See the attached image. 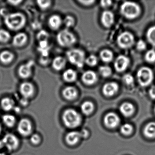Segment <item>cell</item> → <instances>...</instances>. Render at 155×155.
I'll return each mask as SVG.
<instances>
[{
  "label": "cell",
  "mask_w": 155,
  "mask_h": 155,
  "mask_svg": "<svg viewBox=\"0 0 155 155\" xmlns=\"http://www.w3.org/2000/svg\"><path fill=\"white\" fill-rule=\"evenodd\" d=\"M137 79L140 86L145 87L150 85L154 79L152 70L148 67H143L137 73Z\"/></svg>",
  "instance_id": "obj_5"
},
{
  "label": "cell",
  "mask_w": 155,
  "mask_h": 155,
  "mask_svg": "<svg viewBox=\"0 0 155 155\" xmlns=\"http://www.w3.org/2000/svg\"><path fill=\"white\" fill-rule=\"evenodd\" d=\"M101 59L106 63H109L112 61L113 58V54L112 51L109 50H104L100 54Z\"/></svg>",
  "instance_id": "obj_29"
},
{
  "label": "cell",
  "mask_w": 155,
  "mask_h": 155,
  "mask_svg": "<svg viewBox=\"0 0 155 155\" xmlns=\"http://www.w3.org/2000/svg\"><path fill=\"white\" fill-rule=\"evenodd\" d=\"M66 64V60L62 57H57L53 60L52 62V66L54 69L57 71H60L65 68Z\"/></svg>",
  "instance_id": "obj_24"
},
{
  "label": "cell",
  "mask_w": 155,
  "mask_h": 155,
  "mask_svg": "<svg viewBox=\"0 0 155 155\" xmlns=\"http://www.w3.org/2000/svg\"><path fill=\"white\" fill-rule=\"evenodd\" d=\"M133 127L130 124L126 123L121 126L120 127V131L122 134L125 135H129L132 132Z\"/></svg>",
  "instance_id": "obj_36"
},
{
  "label": "cell",
  "mask_w": 155,
  "mask_h": 155,
  "mask_svg": "<svg viewBox=\"0 0 155 155\" xmlns=\"http://www.w3.org/2000/svg\"><path fill=\"white\" fill-rule=\"evenodd\" d=\"M150 97L152 99L155 100V86H153L150 88L149 91Z\"/></svg>",
  "instance_id": "obj_44"
},
{
  "label": "cell",
  "mask_w": 155,
  "mask_h": 155,
  "mask_svg": "<svg viewBox=\"0 0 155 155\" xmlns=\"http://www.w3.org/2000/svg\"><path fill=\"white\" fill-rule=\"evenodd\" d=\"M37 3L41 8L46 9L50 6L51 2L50 1H38Z\"/></svg>",
  "instance_id": "obj_41"
},
{
  "label": "cell",
  "mask_w": 155,
  "mask_h": 155,
  "mask_svg": "<svg viewBox=\"0 0 155 155\" xmlns=\"http://www.w3.org/2000/svg\"><path fill=\"white\" fill-rule=\"evenodd\" d=\"M100 74L104 78H107L111 75L112 70L108 66H101L99 69Z\"/></svg>",
  "instance_id": "obj_32"
},
{
  "label": "cell",
  "mask_w": 155,
  "mask_h": 155,
  "mask_svg": "<svg viewBox=\"0 0 155 155\" xmlns=\"http://www.w3.org/2000/svg\"><path fill=\"white\" fill-rule=\"evenodd\" d=\"M49 27L53 30L58 29L62 24V20L58 15H54L50 18L48 20Z\"/></svg>",
  "instance_id": "obj_23"
},
{
  "label": "cell",
  "mask_w": 155,
  "mask_h": 155,
  "mask_svg": "<svg viewBox=\"0 0 155 155\" xmlns=\"http://www.w3.org/2000/svg\"><path fill=\"white\" fill-rule=\"evenodd\" d=\"M94 106L91 101H86L81 106V110L83 114L89 115L92 113L94 110Z\"/></svg>",
  "instance_id": "obj_30"
},
{
  "label": "cell",
  "mask_w": 155,
  "mask_h": 155,
  "mask_svg": "<svg viewBox=\"0 0 155 155\" xmlns=\"http://www.w3.org/2000/svg\"><path fill=\"white\" fill-rule=\"evenodd\" d=\"M62 95L68 100H73L78 96V91L74 87H68L62 91Z\"/></svg>",
  "instance_id": "obj_21"
},
{
  "label": "cell",
  "mask_w": 155,
  "mask_h": 155,
  "mask_svg": "<svg viewBox=\"0 0 155 155\" xmlns=\"http://www.w3.org/2000/svg\"><path fill=\"white\" fill-rule=\"evenodd\" d=\"M63 78L67 82H73L77 79V72L71 69H68L64 71L63 74Z\"/></svg>",
  "instance_id": "obj_27"
},
{
  "label": "cell",
  "mask_w": 155,
  "mask_h": 155,
  "mask_svg": "<svg viewBox=\"0 0 155 155\" xmlns=\"http://www.w3.org/2000/svg\"><path fill=\"white\" fill-rule=\"evenodd\" d=\"M0 155H7L6 153L4 152H0Z\"/></svg>",
  "instance_id": "obj_53"
},
{
  "label": "cell",
  "mask_w": 155,
  "mask_h": 155,
  "mask_svg": "<svg viewBox=\"0 0 155 155\" xmlns=\"http://www.w3.org/2000/svg\"><path fill=\"white\" fill-rule=\"evenodd\" d=\"M21 2V1H8L9 3H10V4L15 5V6L18 5Z\"/></svg>",
  "instance_id": "obj_49"
},
{
  "label": "cell",
  "mask_w": 155,
  "mask_h": 155,
  "mask_svg": "<svg viewBox=\"0 0 155 155\" xmlns=\"http://www.w3.org/2000/svg\"><path fill=\"white\" fill-rule=\"evenodd\" d=\"M50 49V47L47 41H39L38 50L39 52H40L41 56L48 57Z\"/></svg>",
  "instance_id": "obj_26"
},
{
  "label": "cell",
  "mask_w": 155,
  "mask_h": 155,
  "mask_svg": "<svg viewBox=\"0 0 155 155\" xmlns=\"http://www.w3.org/2000/svg\"><path fill=\"white\" fill-rule=\"evenodd\" d=\"M20 92L23 98L28 99L33 96L34 92V87L30 82H23L20 86Z\"/></svg>",
  "instance_id": "obj_13"
},
{
  "label": "cell",
  "mask_w": 155,
  "mask_h": 155,
  "mask_svg": "<svg viewBox=\"0 0 155 155\" xmlns=\"http://www.w3.org/2000/svg\"><path fill=\"white\" fill-rule=\"evenodd\" d=\"M62 121L65 126L70 128H73L79 126L81 122V117L75 110L68 109L63 112Z\"/></svg>",
  "instance_id": "obj_2"
},
{
  "label": "cell",
  "mask_w": 155,
  "mask_h": 155,
  "mask_svg": "<svg viewBox=\"0 0 155 155\" xmlns=\"http://www.w3.org/2000/svg\"><path fill=\"white\" fill-rule=\"evenodd\" d=\"M129 63L130 60L128 58L124 55H120L114 61V68L117 72H123L128 67Z\"/></svg>",
  "instance_id": "obj_11"
},
{
  "label": "cell",
  "mask_w": 155,
  "mask_h": 155,
  "mask_svg": "<svg viewBox=\"0 0 155 155\" xmlns=\"http://www.w3.org/2000/svg\"><path fill=\"white\" fill-rule=\"evenodd\" d=\"M144 134L149 138H155V122H150L146 125L144 129Z\"/></svg>",
  "instance_id": "obj_25"
},
{
  "label": "cell",
  "mask_w": 155,
  "mask_h": 155,
  "mask_svg": "<svg viewBox=\"0 0 155 155\" xmlns=\"http://www.w3.org/2000/svg\"><path fill=\"white\" fill-rule=\"evenodd\" d=\"M4 18L6 26L12 30H18L22 28L26 23L25 16L20 12L9 13Z\"/></svg>",
  "instance_id": "obj_1"
},
{
  "label": "cell",
  "mask_w": 155,
  "mask_h": 155,
  "mask_svg": "<svg viewBox=\"0 0 155 155\" xmlns=\"http://www.w3.org/2000/svg\"><path fill=\"white\" fill-rule=\"evenodd\" d=\"M3 124L7 127L11 128L16 125L17 119L15 116L12 114H6L2 117Z\"/></svg>",
  "instance_id": "obj_20"
},
{
  "label": "cell",
  "mask_w": 155,
  "mask_h": 155,
  "mask_svg": "<svg viewBox=\"0 0 155 155\" xmlns=\"http://www.w3.org/2000/svg\"><path fill=\"white\" fill-rule=\"evenodd\" d=\"M80 2L86 6H89L95 2L94 1H80Z\"/></svg>",
  "instance_id": "obj_45"
},
{
  "label": "cell",
  "mask_w": 155,
  "mask_h": 155,
  "mask_svg": "<svg viewBox=\"0 0 155 155\" xmlns=\"http://www.w3.org/2000/svg\"><path fill=\"white\" fill-rule=\"evenodd\" d=\"M135 108L134 106L129 102H125L121 104L120 107V111L123 116L128 117L134 113Z\"/></svg>",
  "instance_id": "obj_19"
},
{
  "label": "cell",
  "mask_w": 155,
  "mask_h": 155,
  "mask_svg": "<svg viewBox=\"0 0 155 155\" xmlns=\"http://www.w3.org/2000/svg\"><path fill=\"white\" fill-rule=\"evenodd\" d=\"M97 58L93 55L89 56L85 60V63L90 67H94L97 64Z\"/></svg>",
  "instance_id": "obj_35"
},
{
  "label": "cell",
  "mask_w": 155,
  "mask_h": 155,
  "mask_svg": "<svg viewBox=\"0 0 155 155\" xmlns=\"http://www.w3.org/2000/svg\"><path fill=\"white\" fill-rule=\"evenodd\" d=\"M123 81L127 85H130L134 82V78L133 76L130 74H125L123 77Z\"/></svg>",
  "instance_id": "obj_40"
},
{
  "label": "cell",
  "mask_w": 155,
  "mask_h": 155,
  "mask_svg": "<svg viewBox=\"0 0 155 155\" xmlns=\"http://www.w3.org/2000/svg\"><path fill=\"white\" fill-rule=\"evenodd\" d=\"M9 13L8 12V10L6 9L2 8L0 10V14L2 16H3L4 18L6 17L7 15H8Z\"/></svg>",
  "instance_id": "obj_46"
},
{
  "label": "cell",
  "mask_w": 155,
  "mask_h": 155,
  "mask_svg": "<svg viewBox=\"0 0 155 155\" xmlns=\"http://www.w3.org/2000/svg\"><path fill=\"white\" fill-rule=\"evenodd\" d=\"M2 132V127L1 125L0 124V135L1 134Z\"/></svg>",
  "instance_id": "obj_52"
},
{
  "label": "cell",
  "mask_w": 155,
  "mask_h": 155,
  "mask_svg": "<svg viewBox=\"0 0 155 155\" xmlns=\"http://www.w3.org/2000/svg\"><path fill=\"white\" fill-rule=\"evenodd\" d=\"M67 57L71 64L79 68L83 67L86 60L84 51L78 49H72L68 51Z\"/></svg>",
  "instance_id": "obj_4"
},
{
  "label": "cell",
  "mask_w": 155,
  "mask_h": 155,
  "mask_svg": "<svg viewBox=\"0 0 155 155\" xmlns=\"http://www.w3.org/2000/svg\"><path fill=\"white\" fill-rule=\"evenodd\" d=\"M88 131L86 129H83L81 132L73 131L69 132L65 138L66 142L69 145H74L78 143L81 138H86L88 136Z\"/></svg>",
  "instance_id": "obj_10"
},
{
  "label": "cell",
  "mask_w": 155,
  "mask_h": 155,
  "mask_svg": "<svg viewBox=\"0 0 155 155\" xmlns=\"http://www.w3.org/2000/svg\"><path fill=\"white\" fill-rule=\"evenodd\" d=\"M118 45L121 48H131L134 43V37L130 32L124 31L120 34L117 38Z\"/></svg>",
  "instance_id": "obj_9"
},
{
  "label": "cell",
  "mask_w": 155,
  "mask_h": 155,
  "mask_svg": "<svg viewBox=\"0 0 155 155\" xmlns=\"http://www.w3.org/2000/svg\"><path fill=\"white\" fill-rule=\"evenodd\" d=\"M120 12L127 19H133L139 16L141 12V9L135 2H125L120 6Z\"/></svg>",
  "instance_id": "obj_3"
},
{
  "label": "cell",
  "mask_w": 155,
  "mask_h": 155,
  "mask_svg": "<svg viewBox=\"0 0 155 155\" xmlns=\"http://www.w3.org/2000/svg\"><path fill=\"white\" fill-rule=\"evenodd\" d=\"M5 147L10 152L15 151L18 148L20 140L15 134L8 133L5 134L2 139Z\"/></svg>",
  "instance_id": "obj_8"
},
{
  "label": "cell",
  "mask_w": 155,
  "mask_h": 155,
  "mask_svg": "<svg viewBox=\"0 0 155 155\" xmlns=\"http://www.w3.org/2000/svg\"><path fill=\"white\" fill-rule=\"evenodd\" d=\"M112 1L110 0H106V1H101V6L103 8H107L110 7L111 5Z\"/></svg>",
  "instance_id": "obj_43"
},
{
  "label": "cell",
  "mask_w": 155,
  "mask_h": 155,
  "mask_svg": "<svg viewBox=\"0 0 155 155\" xmlns=\"http://www.w3.org/2000/svg\"><path fill=\"white\" fill-rule=\"evenodd\" d=\"M145 60L148 63H152L155 62V51L151 49L148 51L145 54Z\"/></svg>",
  "instance_id": "obj_33"
},
{
  "label": "cell",
  "mask_w": 155,
  "mask_h": 155,
  "mask_svg": "<svg viewBox=\"0 0 155 155\" xmlns=\"http://www.w3.org/2000/svg\"><path fill=\"white\" fill-rule=\"evenodd\" d=\"M64 23L67 28H71L74 25L75 21L73 18L70 16H68L64 20Z\"/></svg>",
  "instance_id": "obj_39"
},
{
  "label": "cell",
  "mask_w": 155,
  "mask_h": 155,
  "mask_svg": "<svg viewBox=\"0 0 155 155\" xmlns=\"http://www.w3.org/2000/svg\"><path fill=\"white\" fill-rule=\"evenodd\" d=\"M119 89V86L116 82L106 83L102 88V92L107 97H111L115 95Z\"/></svg>",
  "instance_id": "obj_15"
},
{
  "label": "cell",
  "mask_w": 155,
  "mask_h": 155,
  "mask_svg": "<svg viewBox=\"0 0 155 155\" xmlns=\"http://www.w3.org/2000/svg\"><path fill=\"white\" fill-rule=\"evenodd\" d=\"M30 141L34 146H38L40 144L41 141V136L37 133H33L30 137Z\"/></svg>",
  "instance_id": "obj_34"
},
{
  "label": "cell",
  "mask_w": 155,
  "mask_h": 155,
  "mask_svg": "<svg viewBox=\"0 0 155 155\" xmlns=\"http://www.w3.org/2000/svg\"><path fill=\"white\" fill-rule=\"evenodd\" d=\"M14 58V55L8 51H4L0 53V61L4 64L10 63Z\"/></svg>",
  "instance_id": "obj_28"
},
{
  "label": "cell",
  "mask_w": 155,
  "mask_h": 155,
  "mask_svg": "<svg viewBox=\"0 0 155 155\" xmlns=\"http://www.w3.org/2000/svg\"><path fill=\"white\" fill-rule=\"evenodd\" d=\"M28 39V37L25 33L20 32L16 34L12 40V43L16 47H21L25 44Z\"/></svg>",
  "instance_id": "obj_22"
},
{
  "label": "cell",
  "mask_w": 155,
  "mask_h": 155,
  "mask_svg": "<svg viewBox=\"0 0 155 155\" xmlns=\"http://www.w3.org/2000/svg\"><path fill=\"white\" fill-rule=\"evenodd\" d=\"M49 36L48 32L44 30H41L37 35V38L39 41H47Z\"/></svg>",
  "instance_id": "obj_38"
},
{
  "label": "cell",
  "mask_w": 155,
  "mask_h": 155,
  "mask_svg": "<svg viewBox=\"0 0 155 155\" xmlns=\"http://www.w3.org/2000/svg\"><path fill=\"white\" fill-rule=\"evenodd\" d=\"M11 35L9 32L5 30H0V41L6 42L10 39Z\"/></svg>",
  "instance_id": "obj_37"
},
{
  "label": "cell",
  "mask_w": 155,
  "mask_h": 155,
  "mask_svg": "<svg viewBox=\"0 0 155 155\" xmlns=\"http://www.w3.org/2000/svg\"><path fill=\"white\" fill-rule=\"evenodd\" d=\"M82 81L86 85H91L96 83L97 81V76L96 72L92 71H87L82 74Z\"/></svg>",
  "instance_id": "obj_16"
},
{
  "label": "cell",
  "mask_w": 155,
  "mask_h": 155,
  "mask_svg": "<svg viewBox=\"0 0 155 155\" xmlns=\"http://www.w3.org/2000/svg\"><path fill=\"white\" fill-rule=\"evenodd\" d=\"M34 65V62L32 61H28L26 64L21 65L19 68L18 75L22 78H27L31 75V68Z\"/></svg>",
  "instance_id": "obj_14"
},
{
  "label": "cell",
  "mask_w": 155,
  "mask_h": 155,
  "mask_svg": "<svg viewBox=\"0 0 155 155\" xmlns=\"http://www.w3.org/2000/svg\"><path fill=\"white\" fill-rule=\"evenodd\" d=\"M13 110H15L16 113H19L21 112V109L19 107H15Z\"/></svg>",
  "instance_id": "obj_50"
},
{
  "label": "cell",
  "mask_w": 155,
  "mask_h": 155,
  "mask_svg": "<svg viewBox=\"0 0 155 155\" xmlns=\"http://www.w3.org/2000/svg\"><path fill=\"white\" fill-rule=\"evenodd\" d=\"M0 106L3 110L8 112L14 109L15 107V101L10 98H3L1 101Z\"/></svg>",
  "instance_id": "obj_18"
},
{
  "label": "cell",
  "mask_w": 155,
  "mask_h": 155,
  "mask_svg": "<svg viewBox=\"0 0 155 155\" xmlns=\"http://www.w3.org/2000/svg\"><path fill=\"white\" fill-rule=\"evenodd\" d=\"M147 48V45L145 41L142 40L139 41L137 43V48L140 51H142L146 49Z\"/></svg>",
  "instance_id": "obj_42"
},
{
  "label": "cell",
  "mask_w": 155,
  "mask_h": 155,
  "mask_svg": "<svg viewBox=\"0 0 155 155\" xmlns=\"http://www.w3.org/2000/svg\"><path fill=\"white\" fill-rule=\"evenodd\" d=\"M49 58L48 57H43L41 56V58L40 61L42 64H45L48 62Z\"/></svg>",
  "instance_id": "obj_47"
},
{
  "label": "cell",
  "mask_w": 155,
  "mask_h": 155,
  "mask_svg": "<svg viewBox=\"0 0 155 155\" xmlns=\"http://www.w3.org/2000/svg\"><path fill=\"white\" fill-rule=\"evenodd\" d=\"M28 99H27L23 98L21 100L20 103V104L21 106H23V107H25V106H27L28 103Z\"/></svg>",
  "instance_id": "obj_48"
},
{
  "label": "cell",
  "mask_w": 155,
  "mask_h": 155,
  "mask_svg": "<svg viewBox=\"0 0 155 155\" xmlns=\"http://www.w3.org/2000/svg\"><path fill=\"white\" fill-rule=\"evenodd\" d=\"M114 16L113 13L109 11H105L101 14V21L102 25L109 28L114 23Z\"/></svg>",
  "instance_id": "obj_17"
},
{
  "label": "cell",
  "mask_w": 155,
  "mask_h": 155,
  "mask_svg": "<svg viewBox=\"0 0 155 155\" xmlns=\"http://www.w3.org/2000/svg\"><path fill=\"white\" fill-rule=\"evenodd\" d=\"M4 144H3V142L2 140H0V149H1L2 148L4 147Z\"/></svg>",
  "instance_id": "obj_51"
},
{
  "label": "cell",
  "mask_w": 155,
  "mask_h": 155,
  "mask_svg": "<svg viewBox=\"0 0 155 155\" xmlns=\"http://www.w3.org/2000/svg\"><path fill=\"white\" fill-rule=\"evenodd\" d=\"M33 128L32 122L27 118L21 119L17 125L18 133L23 137H30L32 134Z\"/></svg>",
  "instance_id": "obj_7"
},
{
  "label": "cell",
  "mask_w": 155,
  "mask_h": 155,
  "mask_svg": "<svg viewBox=\"0 0 155 155\" xmlns=\"http://www.w3.org/2000/svg\"><path fill=\"white\" fill-rule=\"evenodd\" d=\"M154 112H155V107H154Z\"/></svg>",
  "instance_id": "obj_54"
},
{
  "label": "cell",
  "mask_w": 155,
  "mask_h": 155,
  "mask_svg": "<svg viewBox=\"0 0 155 155\" xmlns=\"http://www.w3.org/2000/svg\"><path fill=\"white\" fill-rule=\"evenodd\" d=\"M58 43L61 47H70L76 43V37L68 30H63L59 32L57 37Z\"/></svg>",
  "instance_id": "obj_6"
},
{
  "label": "cell",
  "mask_w": 155,
  "mask_h": 155,
  "mask_svg": "<svg viewBox=\"0 0 155 155\" xmlns=\"http://www.w3.org/2000/svg\"><path fill=\"white\" fill-rule=\"evenodd\" d=\"M104 121L107 127L113 128L118 126L120 120L117 115L113 112H110L105 116Z\"/></svg>",
  "instance_id": "obj_12"
},
{
  "label": "cell",
  "mask_w": 155,
  "mask_h": 155,
  "mask_svg": "<svg viewBox=\"0 0 155 155\" xmlns=\"http://www.w3.org/2000/svg\"><path fill=\"white\" fill-rule=\"evenodd\" d=\"M147 38L150 44L155 47V26L148 29L147 32Z\"/></svg>",
  "instance_id": "obj_31"
}]
</instances>
